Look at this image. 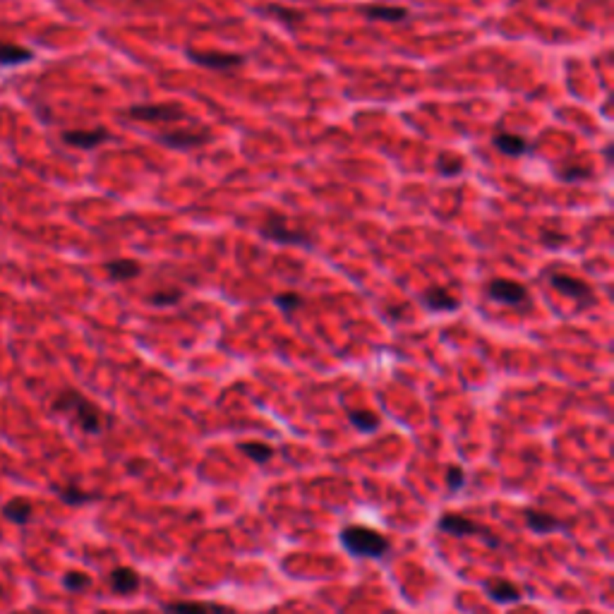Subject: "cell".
I'll return each mask as SVG.
<instances>
[{
	"mask_svg": "<svg viewBox=\"0 0 614 614\" xmlns=\"http://www.w3.org/2000/svg\"><path fill=\"white\" fill-rule=\"evenodd\" d=\"M525 523H528V528L538 535H547V533H554V530L562 528V523H559L552 514H545V511H535V509L525 511Z\"/></svg>",
	"mask_w": 614,
	"mask_h": 614,
	"instance_id": "ffe728a7",
	"label": "cell"
},
{
	"mask_svg": "<svg viewBox=\"0 0 614 614\" xmlns=\"http://www.w3.org/2000/svg\"><path fill=\"white\" fill-rule=\"evenodd\" d=\"M53 492H56V494L60 497L65 504H70V506H82V504H87V501H94L96 499L94 492H84V490H80V487H75V485L56 487Z\"/></svg>",
	"mask_w": 614,
	"mask_h": 614,
	"instance_id": "603a6c76",
	"label": "cell"
},
{
	"mask_svg": "<svg viewBox=\"0 0 614 614\" xmlns=\"http://www.w3.org/2000/svg\"><path fill=\"white\" fill-rule=\"evenodd\" d=\"M125 115L142 123H178L187 118L180 104H133Z\"/></svg>",
	"mask_w": 614,
	"mask_h": 614,
	"instance_id": "277c9868",
	"label": "cell"
},
{
	"mask_svg": "<svg viewBox=\"0 0 614 614\" xmlns=\"http://www.w3.org/2000/svg\"><path fill=\"white\" fill-rule=\"evenodd\" d=\"M185 56H187L190 62H194V65H199V67H207V70H214V72H231V70H238V67L245 65V56H240V53L192 51V48H190Z\"/></svg>",
	"mask_w": 614,
	"mask_h": 614,
	"instance_id": "52a82bcc",
	"label": "cell"
},
{
	"mask_svg": "<svg viewBox=\"0 0 614 614\" xmlns=\"http://www.w3.org/2000/svg\"><path fill=\"white\" fill-rule=\"evenodd\" d=\"M492 147L504 156H523L533 149L523 135H516V133H494L492 135Z\"/></svg>",
	"mask_w": 614,
	"mask_h": 614,
	"instance_id": "7c38bea8",
	"label": "cell"
},
{
	"mask_svg": "<svg viewBox=\"0 0 614 614\" xmlns=\"http://www.w3.org/2000/svg\"><path fill=\"white\" fill-rule=\"evenodd\" d=\"M111 139V133L104 128H96V130H67L62 133V142L67 147H75V149H84V152H91V149L101 147L104 142Z\"/></svg>",
	"mask_w": 614,
	"mask_h": 614,
	"instance_id": "30bf717a",
	"label": "cell"
},
{
	"mask_svg": "<svg viewBox=\"0 0 614 614\" xmlns=\"http://www.w3.org/2000/svg\"><path fill=\"white\" fill-rule=\"evenodd\" d=\"M437 170H440L444 178H454V175H459L463 170V159H459V156H440V161H437Z\"/></svg>",
	"mask_w": 614,
	"mask_h": 614,
	"instance_id": "f1b7e54d",
	"label": "cell"
},
{
	"mask_svg": "<svg viewBox=\"0 0 614 614\" xmlns=\"http://www.w3.org/2000/svg\"><path fill=\"white\" fill-rule=\"evenodd\" d=\"M401 312H403V307H389L387 315L391 317V319H396V315H401Z\"/></svg>",
	"mask_w": 614,
	"mask_h": 614,
	"instance_id": "1f68e13d",
	"label": "cell"
},
{
	"mask_svg": "<svg viewBox=\"0 0 614 614\" xmlns=\"http://www.w3.org/2000/svg\"><path fill=\"white\" fill-rule=\"evenodd\" d=\"M262 12L269 14V17L279 19L281 24H288V29L298 27L300 22L305 19V12H300V10H293V8H284V5H276V3H269L262 8Z\"/></svg>",
	"mask_w": 614,
	"mask_h": 614,
	"instance_id": "44dd1931",
	"label": "cell"
},
{
	"mask_svg": "<svg viewBox=\"0 0 614 614\" xmlns=\"http://www.w3.org/2000/svg\"><path fill=\"white\" fill-rule=\"evenodd\" d=\"M260 236L264 238V240L281 242V245H307V242H310V236H307L305 231H293V228H288L286 216H281V214H276V212H271L269 216L264 218V223H262V228H260Z\"/></svg>",
	"mask_w": 614,
	"mask_h": 614,
	"instance_id": "5b68a950",
	"label": "cell"
},
{
	"mask_svg": "<svg viewBox=\"0 0 614 614\" xmlns=\"http://www.w3.org/2000/svg\"><path fill=\"white\" fill-rule=\"evenodd\" d=\"M487 298L506 307H530V293L523 284L509 279H492L487 284Z\"/></svg>",
	"mask_w": 614,
	"mask_h": 614,
	"instance_id": "8992f818",
	"label": "cell"
},
{
	"mask_svg": "<svg viewBox=\"0 0 614 614\" xmlns=\"http://www.w3.org/2000/svg\"><path fill=\"white\" fill-rule=\"evenodd\" d=\"M341 545L348 549L353 557L379 559L389 552V540L382 533L365 525H348L341 530Z\"/></svg>",
	"mask_w": 614,
	"mask_h": 614,
	"instance_id": "7a4b0ae2",
	"label": "cell"
},
{
	"mask_svg": "<svg viewBox=\"0 0 614 614\" xmlns=\"http://www.w3.org/2000/svg\"><path fill=\"white\" fill-rule=\"evenodd\" d=\"M540 240H543V245H547V247H557V245H562V242L567 240V236H564V233L543 231V233H540Z\"/></svg>",
	"mask_w": 614,
	"mask_h": 614,
	"instance_id": "4dcf8cb0",
	"label": "cell"
},
{
	"mask_svg": "<svg viewBox=\"0 0 614 614\" xmlns=\"http://www.w3.org/2000/svg\"><path fill=\"white\" fill-rule=\"evenodd\" d=\"M212 133L207 128L202 130H168V133L156 135V142L163 144L175 152H190V149H199L204 144H209Z\"/></svg>",
	"mask_w": 614,
	"mask_h": 614,
	"instance_id": "ba28073f",
	"label": "cell"
},
{
	"mask_svg": "<svg viewBox=\"0 0 614 614\" xmlns=\"http://www.w3.org/2000/svg\"><path fill=\"white\" fill-rule=\"evenodd\" d=\"M183 298H185V293L180 288H159V291H154V293H149L147 300H149V305H154V307H173Z\"/></svg>",
	"mask_w": 614,
	"mask_h": 614,
	"instance_id": "d4e9b609",
	"label": "cell"
},
{
	"mask_svg": "<svg viewBox=\"0 0 614 614\" xmlns=\"http://www.w3.org/2000/svg\"><path fill=\"white\" fill-rule=\"evenodd\" d=\"M440 530L454 535V538H468V535L482 533V528L477 523H473L470 519H463V516H456V514L442 516L440 519Z\"/></svg>",
	"mask_w": 614,
	"mask_h": 614,
	"instance_id": "4fadbf2b",
	"label": "cell"
},
{
	"mask_svg": "<svg viewBox=\"0 0 614 614\" xmlns=\"http://www.w3.org/2000/svg\"><path fill=\"white\" fill-rule=\"evenodd\" d=\"M593 175H595V170H593L591 166H576V163L557 170V178L562 180V183H586V180H591Z\"/></svg>",
	"mask_w": 614,
	"mask_h": 614,
	"instance_id": "cb8c5ba5",
	"label": "cell"
},
{
	"mask_svg": "<svg viewBox=\"0 0 614 614\" xmlns=\"http://www.w3.org/2000/svg\"><path fill=\"white\" fill-rule=\"evenodd\" d=\"M485 591H487V595H490L492 600L501 602V605H511V602H519L521 600V591L511 581H504V578H494V581H487L485 583Z\"/></svg>",
	"mask_w": 614,
	"mask_h": 614,
	"instance_id": "9a60e30c",
	"label": "cell"
},
{
	"mask_svg": "<svg viewBox=\"0 0 614 614\" xmlns=\"http://www.w3.org/2000/svg\"><path fill=\"white\" fill-rule=\"evenodd\" d=\"M274 303L286 315H295L305 305V298L300 293H295V291H281V293L274 295Z\"/></svg>",
	"mask_w": 614,
	"mask_h": 614,
	"instance_id": "484cf974",
	"label": "cell"
},
{
	"mask_svg": "<svg viewBox=\"0 0 614 614\" xmlns=\"http://www.w3.org/2000/svg\"><path fill=\"white\" fill-rule=\"evenodd\" d=\"M111 588L118 595H130L139 588V573L130 567H118L111 571Z\"/></svg>",
	"mask_w": 614,
	"mask_h": 614,
	"instance_id": "5bb4252c",
	"label": "cell"
},
{
	"mask_svg": "<svg viewBox=\"0 0 614 614\" xmlns=\"http://www.w3.org/2000/svg\"><path fill=\"white\" fill-rule=\"evenodd\" d=\"M14 614H19V612H14Z\"/></svg>",
	"mask_w": 614,
	"mask_h": 614,
	"instance_id": "d6a6232c",
	"label": "cell"
},
{
	"mask_svg": "<svg viewBox=\"0 0 614 614\" xmlns=\"http://www.w3.org/2000/svg\"><path fill=\"white\" fill-rule=\"evenodd\" d=\"M106 274H109L111 281H130L135 276L142 274V266H139L137 260H111L106 262Z\"/></svg>",
	"mask_w": 614,
	"mask_h": 614,
	"instance_id": "e0dca14e",
	"label": "cell"
},
{
	"mask_svg": "<svg viewBox=\"0 0 614 614\" xmlns=\"http://www.w3.org/2000/svg\"><path fill=\"white\" fill-rule=\"evenodd\" d=\"M32 514H34L32 504H29L27 499H22V497L10 499L8 504L3 506V519L14 525H27L29 521H32Z\"/></svg>",
	"mask_w": 614,
	"mask_h": 614,
	"instance_id": "d6986e66",
	"label": "cell"
},
{
	"mask_svg": "<svg viewBox=\"0 0 614 614\" xmlns=\"http://www.w3.org/2000/svg\"><path fill=\"white\" fill-rule=\"evenodd\" d=\"M547 281H549V286L557 291V293H562V295H567V298L576 300L578 310H583V307H591L593 303H595L593 288L583 279H578V276L564 274V271H549Z\"/></svg>",
	"mask_w": 614,
	"mask_h": 614,
	"instance_id": "3957f363",
	"label": "cell"
},
{
	"mask_svg": "<svg viewBox=\"0 0 614 614\" xmlns=\"http://www.w3.org/2000/svg\"><path fill=\"white\" fill-rule=\"evenodd\" d=\"M53 413L70 418L84 435H101L109 427V418L104 416L99 406L94 401L80 394L77 389H62L51 403Z\"/></svg>",
	"mask_w": 614,
	"mask_h": 614,
	"instance_id": "6da1fadb",
	"label": "cell"
},
{
	"mask_svg": "<svg viewBox=\"0 0 614 614\" xmlns=\"http://www.w3.org/2000/svg\"><path fill=\"white\" fill-rule=\"evenodd\" d=\"M29 60H34V53L29 48L19 46V43L0 41V67H14Z\"/></svg>",
	"mask_w": 614,
	"mask_h": 614,
	"instance_id": "ac0fdd59",
	"label": "cell"
},
{
	"mask_svg": "<svg viewBox=\"0 0 614 614\" xmlns=\"http://www.w3.org/2000/svg\"><path fill=\"white\" fill-rule=\"evenodd\" d=\"M363 14L367 19H372V22H403V19H408V8H403V5H384V3H369L365 5Z\"/></svg>",
	"mask_w": 614,
	"mask_h": 614,
	"instance_id": "8fae6325",
	"label": "cell"
},
{
	"mask_svg": "<svg viewBox=\"0 0 614 614\" xmlns=\"http://www.w3.org/2000/svg\"><path fill=\"white\" fill-rule=\"evenodd\" d=\"M240 451L242 454H247L252 461H257V463H266L271 456H274V449H271L269 444H264V442H242Z\"/></svg>",
	"mask_w": 614,
	"mask_h": 614,
	"instance_id": "4316f807",
	"label": "cell"
},
{
	"mask_svg": "<svg viewBox=\"0 0 614 614\" xmlns=\"http://www.w3.org/2000/svg\"><path fill=\"white\" fill-rule=\"evenodd\" d=\"M348 420H350V425H353L355 430L367 432V435H372V432L379 430V416L377 413H372V411H350Z\"/></svg>",
	"mask_w": 614,
	"mask_h": 614,
	"instance_id": "7402d4cb",
	"label": "cell"
},
{
	"mask_svg": "<svg viewBox=\"0 0 614 614\" xmlns=\"http://www.w3.org/2000/svg\"><path fill=\"white\" fill-rule=\"evenodd\" d=\"M446 485H449L451 492H459L463 485H466V473H463L461 466H449L446 468Z\"/></svg>",
	"mask_w": 614,
	"mask_h": 614,
	"instance_id": "f546056e",
	"label": "cell"
},
{
	"mask_svg": "<svg viewBox=\"0 0 614 614\" xmlns=\"http://www.w3.org/2000/svg\"><path fill=\"white\" fill-rule=\"evenodd\" d=\"M420 305L430 312H456L461 307V300L444 286H430L420 293Z\"/></svg>",
	"mask_w": 614,
	"mask_h": 614,
	"instance_id": "9c48e42d",
	"label": "cell"
},
{
	"mask_svg": "<svg viewBox=\"0 0 614 614\" xmlns=\"http://www.w3.org/2000/svg\"><path fill=\"white\" fill-rule=\"evenodd\" d=\"M62 586H65L70 593H82L91 586V578L82 571H67L65 576H62Z\"/></svg>",
	"mask_w": 614,
	"mask_h": 614,
	"instance_id": "83f0119b",
	"label": "cell"
},
{
	"mask_svg": "<svg viewBox=\"0 0 614 614\" xmlns=\"http://www.w3.org/2000/svg\"><path fill=\"white\" fill-rule=\"evenodd\" d=\"M168 614H233L228 607L212 605V602H168L163 605Z\"/></svg>",
	"mask_w": 614,
	"mask_h": 614,
	"instance_id": "2e32d148",
	"label": "cell"
}]
</instances>
